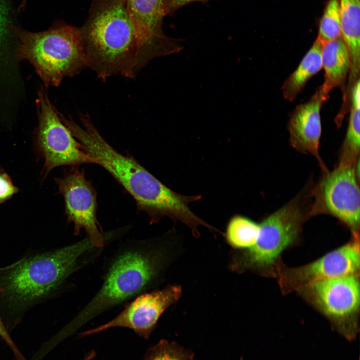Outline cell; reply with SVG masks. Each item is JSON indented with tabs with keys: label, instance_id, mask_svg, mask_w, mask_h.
Returning a JSON list of instances; mask_svg holds the SVG:
<instances>
[{
	"label": "cell",
	"instance_id": "cell-1",
	"mask_svg": "<svg viewBox=\"0 0 360 360\" xmlns=\"http://www.w3.org/2000/svg\"><path fill=\"white\" fill-rule=\"evenodd\" d=\"M82 126L72 118L66 124L80 143L92 164L102 166L134 200L138 211L148 215L150 224L167 216L185 224L192 232L202 225L189 204L200 200V195L186 196L166 186L134 158L114 150L101 136L88 114H80Z\"/></svg>",
	"mask_w": 360,
	"mask_h": 360
},
{
	"label": "cell",
	"instance_id": "cell-2",
	"mask_svg": "<svg viewBox=\"0 0 360 360\" xmlns=\"http://www.w3.org/2000/svg\"><path fill=\"white\" fill-rule=\"evenodd\" d=\"M157 240L120 242L104 260L100 286L68 324L78 329L98 316L148 291L164 266V251Z\"/></svg>",
	"mask_w": 360,
	"mask_h": 360
},
{
	"label": "cell",
	"instance_id": "cell-3",
	"mask_svg": "<svg viewBox=\"0 0 360 360\" xmlns=\"http://www.w3.org/2000/svg\"><path fill=\"white\" fill-rule=\"evenodd\" d=\"M106 248L94 246L86 236L0 268V298L12 312L24 310L56 293L70 277L95 262Z\"/></svg>",
	"mask_w": 360,
	"mask_h": 360
},
{
	"label": "cell",
	"instance_id": "cell-4",
	"mask_svg": "<svg viewBox=\"0 0 360 360\" xmlns=\"http://www.w3.org/2000/svg\"><path fill=\"white\" fill-rule=\"evenodd\" d=\"M86 67L98 78L135 77L140 70V45L126 0H92L79 28Z\"/></svg>",
	"mask_w": 360,
	"mask_h": 360
},
{
	"label": "cell",
	"instance_id": "cell-5",
	"mask_svg": "<svg viewBox=\"0 0 360 360\" xmlns=\"http://www.w3.org/2000/svg\"><path fill=\"white\" fill-rule=\"evenodd\" d=\"M9 30L18 41L17 58L28 60L46 86H58L64 78L76 75L86 67L78 28L59 22L40 32L12 24Z\"/></svg>",
	"mask_w": 360,
	"mask_h": 360
},
{
	"label": "cell",
	"instance_id": "cell-6",
	"mask_svg": "<svg viewBox=\"0 0 360 360\" xmlns=\"http://www.w3.org/2000/svg\"><path fill=\"white\" fill-rule=\"evenodd\" d=\"M309 214L299 196L264 218L256 243L236 256L234 268L276 276L280 256L296 242Z\"/></svg>",
	"mask_w": 360,
	"mask_h": 360
},
{
	"label": "cell",
	"instance_id": "cell-7",
	"mask_svg": "<svg viewBox=\"0 0 360 360\" xmlns=\"http://www.w3.org/2000/svg\"><path fill=\"white\" fill-rule=\"evenodd\" d=\"M349 340L358 332L360 302L359 274L316 281L296 290Z\"/></svg>",
	"mask_w": 360,
	"mask_h": 360
},
{
	"label": "cell",
	"instance_id": "cell-8",
	"mask_svg": "<svg viewBox=\"0 0 360 360\" xmlns=\"http://www.w3.org/2000/svg\"><path fill=\"white\" fill-rule=\"evenodd\" d=\"M56 182L64 197L68 222L74 225V235L84 230L94 246H108L129 229L127 226L108 232L102 230L96 218V192L78 166H72Z\"/></svg>",
	"mask_w": 360,
	"mask_h": 360
},
{
	"label": "cell",
	"instance_id": "cell-9",
	"mask_svg": "<svg viewBox=\"0 0 360 360\" xmlns=\"http://www.w3.org/2000/svg\"><path fill=\"white\" fill-rule=\"evenodd\" d=\"M359 164L338 166L324 176L313 191L314 202L310 216L318 214H330L346 225L352 235H359Z\"/></svg>",
	"mask_w": 360,
	"mask_h": 360
},
{
	"label": "cell",
	"instance_id": "cell-10",
	"mask_svg": "<svg viewBox=\"0 0 360 360\" xmlns=\"http://www.w3.org/2000/svg\"><path fill=\"white\" fill-rule=\"evenodd\" d=\"M38 110L37 142L44 159L46 174L62 166L92 164L80 143L62 121L59 112L42 88L36 100Z\"/></svg>",
	"mask_w": 360,
	"mask_h": 360
},
{
	"label": "cell",
	"instance_id": "cell-11",
	"mask_svg": "<svg viewBox=\"0 0 360 360\" xmlns=\"http://www.w3.org/2000/svg\"><path fill=\"white\" fill-rule=\"evenodd\" d=\"M347 244L308 264L290 268L278 263L276 276L284 294L296 291L316 281L348 275L359 274V235H352Z\"/></svg>",
	"mask_w": 360,
	"mask_h": 360
},
{
	"label": "cell",
	"instance_id": "cell-12",
	"mask_svg": "<svg viewBox=\"0 0 360 360\" xmlns=\"http://www.w3.org/2000/svg\"><path fill=\"white\" fill-rule=\"evenodd\" d=\"M181 293L180 286H170L141 294L125 304L124 309L114 318L79 334L78 336L96 334L114 328H124L148 340L162 313L178 300Z\"/></svg>",
	"mask_w": 360,
	"mask_h": 360
},
{
	"label": "cell",
	"instance_id": "cell-13",
	"mask_svg": "<svg viewBox=\"0 0 360 360\" xmlns=\"http://www.w3.org/2000/svg\"><path fill=\"white\" fill-rule=\"evenodd\" d=\"M126 6L137 33L142 62L148 63L182 50L181 40L163 32L162 0H126Z\"/></svg>",
	"mask_w": 360,
	"mask_h": 360
},
{
	"label": "cell",
	"instance_id": "cell-14",
	"mask_svg": "<svg viewBox=\"0 0 360 360\" xmlns=\"http://www.w3.org/2000/svg\"><path fill=\"white\" fill-rule=\"evenodd\" d=\"M328 96L319 86L308 101L294 108L288 124L290 142L292 147L299 152L312 154L324 172L328 170L318 151L322 133L320 110Z\"/></svg>",
	"mask_w": 360,
	"mask_h": 360
},
{
	"label": "cell",
	"instance_id": "cell-15",
	"mask_svg": "<svg viewBox=\"0 0 360 360\" xmlns=\"http://www.w3.org/2000/svg\"><path fill=\"white\" fill-rule=\"evenodd\" d=\"M322 64L325 72L324 83L320 86L324 92L329 95L332 90L338 87L344 96L350 62L342 36L322 45Z\"/></svg>",
	"mask_w": 360,
	"mask_h": 360
},
{
	"label": "cell",
	"instance_id": "cell-16",
	"mask_svg": "<svg viewBox=\"0 0 360 360\" xmlns=\"http://www.w3.org/2000/svg\"><path fill=\"white\" fill-rule=\"evenodd\" d=\"M360 0H339L342 38L348 54L350 68L348 78L360 77Z\"/></svg>",
	"mask_w": 360,
	"mask_h": 360
},
{
	"label": "cell",
	"instance_id": "cell-17",
	"mask_svg": "<svg viewBox=\"0 0 360 360\" xmlns=\"http://www.w3.org/2000/svg\"><path fill=\"white\" fill-rule=\"evenodd\" d=\"M322 45L316 38L298 66L285 80L281 90L286 100L292 102L308 80L322 68Z\"/></svg>",
	"mask_w": 360,
	"mask_h": 360
},
{
	"label": "cell",
	"instance_id": "cell-18",
	"mask_svg": "<svg viewBox=\"0 0 360 360\" xmlns=\"http://www.w3.org/2000/svg\"><path fill=\"white\" fill-rule=\"evenodd\" d=\"M360 86L359 80L351 91L348 126L341 148L338 166H355L359 160L360 148Z\"/></svg>",
	"mask_w": 360,
	"mask_h": 360
},
{
	"label": "cell",
	"instance_id": "cell-19",
	"mask_svg": "<svg viewBox=\"0 0 360 360\" xmlns=\"http://www.w3.org/2000/svg\"><path fill=\"white\" fill-rule=\"evenodd\" d=\"M259 230V224L252 220L241 215H235L228 223L226 240L234 248L246 250L256 243Z\"/></svg>",
	"mask_w": 360,
	"mask_h": 360
},
{
	"label": "cell",
	"instance_id": "cell-20",
	"mask_svg": "<svg viewBox=\"0 0 360 360\" xmlns=\"http://www.w3.org/2000/svg\"><path fill=\"white\" fill-rule=\"evenodd\" d=\"M341 36L339 0H328L320 20L316 39L324 44Z\"/></svg>",
	"mask_w": 360,
	"mask_h": 360
},
{
	"label": "cell",
	"instance_id": "cell-21",
	"mask_svg": "<svg viewBox=\"0 0 360 360\" xmlns=\"http://www.w3.org/2000/svg\"><path fill=\"white\" fill-rule=\"evenodd\" d=\"M194 356L192 350L162 339L148 349L142 360H193Z\"/></svg>",
	"mask_w": 360,
	"mask_h": 360
},
{
	"label": "cell",
	"instance_id": "cell-22",
	"mask_svg": "<svg viewBox=\"0 0 360 360\" xmlns=\"http://www.w3.org/2000/svg\"><path fill=\"white\" fill-rule=\"evenodd\" d=\"M9 14V7L6 0H0V45L10 32L9 27L12 24Z\"/></svg>",
	"mask_w": 360,
	"mask_h": 360
},
{
	"label": "cell",
	"instance_id": "cell-23",
	"mask_svg": "<svg viewBox=\"0 0 360 360\" xmlns=\"http://www.w3.org/2000/svg\"><path fill=\"white\" fill-rule=\"evenodd\" d=\"M16 192V188L8 176L4 174H0V203L8 200Z\"/></svg>",
	"mask_w": 360,
	"mask_h": 360
},
{
	"label": "cell",
	"instance_id": "cell-24",
	"mask_svg": "<svg viewBox=\"0 0 360 360\" xmlns=\"http://www.w3.org/2000/svg\"><path fill=\"white\" fill-rule=\"evenodd\" d=\"M210 0H162V12L164 16L172 15L178 9L191 2H206Z\"/></svg>",
	"mask_w": 360,
	"mask_h": 360
},
{
	"label": "cell",
	"instance_id": "cell-25",
	"mask_svg": "<svg viewBox=\"0 0 360 360\" xmlns=\"http://www.w3.org/2000/svg\"><path fill=\"white\" fill-rule=\"evenodd\" d=\"M0 336L12 350L18 360H26L10 336L0 318Z\"/></svg>",
	"mask_w": 360,
	"mask_h": 360
},
{
	"label": "cell",
	"instance_id": "cell-26",
	"mask_svg": "<svg viewBox=\"0 0 360 360\" xmlns=\"http://www.w3.org/2000/svg\"><path fill=\"white\" fill-rule=\"evenodd\" d=\"M96 356V352L91 350L86 354L82 360H92Z\"/></svg>",
	"mask_w": 360,
	"mask_h": 360
}]
</instances>
